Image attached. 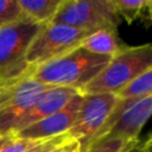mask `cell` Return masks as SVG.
Masks as SVG:
<instances>
[{
	"label": "cell",
	"instance_id": "cell-1",
	"mask_svg": "<svg viewBox=\"0 0 152 152\" xmlns=\"http://www.w3.org/2000/svg\"><path fill=\"white\" fill-rule=\"evenodd\" d=\"M110 57L95 55L82 48L39 65L32 70V77L49 87H65L78 90L90 83L107 65Z\"/></svg>",
	"mask_w": 152,
	"mask_h": 152
},
{
	"label": "cell",
	"instance_id": "cell-2",
	"mask_svg": "<svg viewBox=\"0 0 152 152\" xmlns=\"http://www.w3.org/2000/svg\"><path fill=\"white\" fill-rule=\"evenodd\" d=\"M152 68V45L124 46L81 94H116L129 81Z\"/></svg>",
	"mask_w": 152,
	"mask_h": 152
},
{
	"label": "cell",
	"instance_id": "cell-3",
	"mask_svg": "<svg viewBox=\"0 0 152 152\" xmlns=\"http://www.w3.org/2000/svg\"><path fill=\"white\" fill-rule=\"evenodd\" d=\"M43 25L24 18L0 27V87L32 74L26 62L27 48Z\"/></svg>",
	"mask_w": 152,
	"mask_h": 152
},
{
	"label": "cell",
	"instance_id": "cell-4",
	"mask_svg": "<svg viewBox=\"0 0 152 152\" xmlns=\"http://www.w3.org/2000/svg\"><path fill=\"white\" fill-rule=\"evenodd\" d=\"M89 33L59 23L43 25L27 48L26 62L32 69L51 62L78 48Z\"/></svg>",
	"mask_w": 152,
	"mask_h": 152
},
{
	"label": "cell",
	"instance_id": "cell-5",
	"mask_svg": "<svg viewBox=\"0 0 152 152\" xmlns=\"http://www.w3.org/2000/svg\"><path fill=\"white\" fill-rule=\"evenodd\" d=\"M120 21L113 0H63L51 23L94 32L116 28Z\"/></svg>",
	"mask_w": 152,
	"mask_h": 152
},
{
	"label": "cell",
	"instance_id": "cell-6",
	"mask_svg": "<svg viewBox=\"0 0 152 152\" xmlns=\"http://www.w3.org/2000/svg\"><path fill=\"white\" fill-rule=\"evenodd\" d=\"M151 113L152 95L131 100L119 99L103 127L89 144L106 138H120L127 141L139 140V134Z\"/></svg>",
	"mask_w": 152,
	"mask_h": 152
},
{
	"label": "cell",
	"instance_id": "cell-7",
	"mask_svg": "<svg viewBox=\"0 0 152 152\" xmlns=\"http://www.w3.org/2000/svg\"><path fill=\"white\" fill-rule=\"evenodd\" d=\"M118 100L115 94H82L75 121L66 132L69 139L78 142V151H82L100 132Z\"/></svg>",
	"mask_w": 152,
	"mask_h": 152
},
{
	"label": "cell",
	"instance_id": "cell-8",
	"mask_svg": "<svg viewBox=\"0 0 152 152\" xmlns=\"http://www.w3.org/2000/svg\"><path fill=\"white\" fill-rule=\"evenodd\" d=\"M48 88L32 74L0 87V135H11L20 116Z\"/></svg>",
	"mask_w": 152,
	"mask_h": 152
},
{
	"label": "cell",
	"instance_id": "cell-9",
	"mask_svg": "<svg viewBox=\"0 0 152 152\" xmlns=\"http://www.w3.org/2000/svg\"><path fill=\"white\" fill-rule=\"evenodd\" d=\"M81 101L82 94L80 93L75 95L63 108H61L56 113L37 122H33L19 131H15L11 135L15 139L44 140L55 138L61 134H66V132L75 121Z\"/></svg>",
	"mask_w": 152,
	"mask_h": 152
},
{
	"label": "cell",
	"instance_id": "cell-10",
	"mask_svg": "<svg viewBox=\"0 0 152 152\" xmlns=\"http://www.w3.org/2000/svg\"><path fill=\"white\" fill-rule=\"evenodd\" d=\"M77 94H80V91L76 89H72V88H65V87L48 88L45 91H43L38 96V99L34 101V103L20 116V119L17 121V124L14 126L13 132L19 131L33 122H37V121L56 113L57 110L63 108Z\"/></svg>",
	"mask_w": 152,
	"mask_h": 152
},
{
	"label": "cell",
	"instance_id": "cell-11",
	"mask_svg": "<svg viewBox=\"0 0 152 152\" xmlns=\"http://www.w3.org/2000/svg\"><path fill=\"white\" fill-rule=\"evenodd\" d=\"M80 48L95 55L112 57L119 52L124 45L120 43L116 28H101L89 33L81 42Z\"/></svg>",
	"mask_w": 152,
	"mask_h": 152
},
{
	"label": "cell",
	"instance_id": "cell-12",
	"mask_svg": "<svg viewBox=\"0 0 152 152\" xmlns=\"http://www.w3.org/2000/svg\"><path fill=\"white\" fill-rule=\"evenodd\" d=\"M26 18L46 25L52 21L63 0H18Z\"/></svg>",
	"mask_w": 152,
	"mask_h": 152
},
{
	"label": "cell",
	"instance_id": "cell-13",
	"mask_svg": "<svg viewBox=\"0 0 152 152\" xmlns=\"http://www.w3.org/2000/svg\"><path fill=\"white\" fill-rule=\"evenodd\" d=\"M114 7L120 19L128 24L137 19L147 21V26L152 19V1L151 0H113Z\"/></svg>",
	"mask_w": 152,
	"mask_h": 152
},
{
	"label": "cell",
	"instance_id": "cell-14",
	"mask_svg": "<svg viewBox=\"0 0 152 152\" xmlns=\"http://www.w3.org/2000/svg\"><path fill=\"white\" fill-rule=\"evenodd\" d=\"M115 95L121 100L141 99L152 95V68L134 77Z\"/></svg>",
	"mask_w": 152,
	"mask_h": 152
},
{
	"label": "cell",
	"instance_id": "cell-15",
	"mask_svg": "<svg viewBox=\"0 0 152 152\" xmlns=\"http://www.w3.org/2000/svg\"><path fill=\"white\" fill-rule=\"evenodd\" d=\"M137 141H127L120 138H106L89 144L84 150L78 152H125Z\"/></svg>",
	"mask_w": 152,
	"mask_h": 152
},
{
	"label": "cell",
	"instance_id": "cell-16",
	"mask_svg": "<svg viewBox=\"0 0 152 152\" xmlns=\"http://www.w3.org/2000/svg\"><path fill=\"white\" fill-rule=\"evenodd\" d=\"M18 0H0V27L24 19Z\"/></svg>",
	"mask_w": 152,
	"mask_h": 152
},
{
	"label": "cell",
	"instance_id": "cell-17",
	"mask_svg": "<svg viewBox=\"0 0 152 152\" xmlns=\"http://www.w3.org/2000/svg\"><path fill=\"white\" fill-rule=\"evenodd\" d=\"M69 141H71V139H69V137L66 134H61V135H57L55 138L39 140L33 146H31L30 148H27L24 152H50L53 148L62 146Z\"/></svg>",
	"mask_w": 152,
	"mask_h": 152
},
{
	"label": "cell",
	"instance_id": "cell-18",
	"mask_svg": "<svg viewBox=\"0 0 152 152\" xmlns=\"http://www.w3.org/2000/svg\"><path fill=\"white\" fill-rule=\"evenodd\" d=\"M150 145H152V139H151V135L148 134L146 139H144V140L139 139V141H137L134 145L128 147L125 152H144L146 150V147Z\"/></svg>",
	"mask_w": 152,
	"mask_h": 152
},
{
	"label": "cell",
	"instance_id": "cell-19",
	"mask_svg": "<svg viewBox=\"0 0 152 152\" xmlns=\"http://www.w3.org/2000/svg\"><path fill=\"white\" fill-rule=\"evenodd\" d=\"M11 139H12L11 135H0V150H1L5 145H7V144L11 141Z\"/></svg>",
	"mask_w": 152,
	"mask_h": 152
},
{
	"label": "cell",
	"instance_id": "cell-20",
	"mask_svg": "<svg viewBox=\"0 0 152 152\" xmlns=\"http://www.w3.org/2000/svg\"><path fill=\"white\" fill-rule=\"evenodd\" d=\"M64 152H78V142L77 141H72Z\"/></svg>",
	"mask_w": 152,
	"mask_h": 152
},
{
	"label": "cell",
	"instance_id": "cell-21",
	"mask_svg": "<svg viewBox=\"0 0 152 152\" xmlns=\"http://www.w3.org/2000/svg\"><path fill=\"white\" fill-rule=\"evenodd\" d=\"M151 146H152V145H150V146H147V147H146V150H145L144 152H152V148H151Z\"/></svg>",
	"mask_w": 152,
	"mask_h": 152
}]
</instances>
